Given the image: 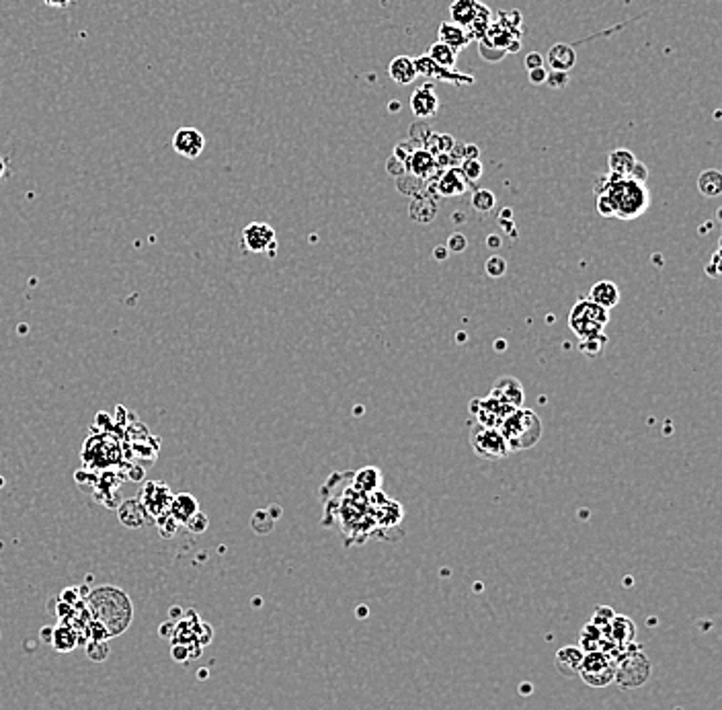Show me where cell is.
I'll use <instances>...</instances> for the list:
<instances>
[{"mask_svg":"<svg viewBox=\"0 0 722 710\" xmlns=\"http://www.w3.org/2000/svg\"><path fill=\"white\" fill-rule=\"evenodd\" d=\"M88 612L95 620H99L105 629L109 630V636H120L132 622V602L122 589L113 585L93 589L88 593Z\"/></svg>","mask_w":722,"mask_h":710,"instance_id":"obj_2","label":"cell"},{"mask_svg":"<svg viewBox=\"0 0 722 710\" xmlns=\"http://www.w3.org/2000/svg\"><path fill=\"white\" fill-rule=\"evenodd\" d=\"M698 189H700L701 195H706V197H718L722 193L721 171H716V168L701 171L700 177H698Z\"/></svg>","mask_w":722,"mask_h":710,"instance_id":"obj_25","label":"cell"},{"mask_svg":"<svg viewBox=\"0 0 722 710\" xmlns=\"http://www.w3.org/2000/svg\"><path fill=\"white\" fill-rule=\"evenodd\" d=\"M598 212L603 218L636 220L646 214L651 205V191L644 183H636L628 177H618L607 173L595 187Z\"/></svg>","mask_w":722,"mask_h":710,"instance_id":"obj_1","label":"cell"},{"mask_svg":"<svg viewBox=\"0 0 722 710\" xmlns=\"http://www.w3.org/2000/svg\"><path fill=\"white\" fill-rule=\"evenodd\" d=\"M470 446L478 458L489 460V462L503 460L511 454L499 429L480 425L476 421H472V427H470Z\"/></svg>","mask_w":722,"mask_h":710,"instance_id":"obj_7","label":"cell"},{"mask_svg":"<svg viewBox=\"0 0 722 710\" xmlns=\"http://www.w3.org/2000/svg\"><path fill=\"white\" fill-rule=\"evenodd\" d=\"M569 81H571L569 72H557V70H552V72H548L546 84H548L552 91H562V88H566Z\"/></svg>","mask_w":722,"mask_h":710,"instance_id":"obj_36","label":"cell"},{"mask_svg":"<svg viewBox=\"0 0 722 710\" xmlns=\"http://www.w3.org/2000/svg\"><path fill=\"white\" fill-rule=\"evenodd\" d=\"M489 394L499 399V401H503L505 405H511L513 408L523 406V401H525L523 386H521V382H519L517 378H513V376H503V378H499L495 384H493Z\"/></svg>","mask_w":722,"mask_h":710,"instance_id":"obj_11","label":"cell"},{"mask_svg":"<svg viewBox=\"0 0 722 710\" xmlns=\"http://www.w3.org/2000/svg\"><path fill=\"white\" fill-rule=\"evenodd\" d=\"M429 60L433 62L435 66H439L441 70H446V68H454L455 66V54L454 50L450 47V45H446V43H441V41H435L433 45L429 47Z\"/></svg>","mask_w":722,"mask_h":710,"instance_id":"obj_27","label":"cell"},{"mask_svg":"<svg viewBox=\"0 0 722 710\" xmlns=\"http://www.w3.org/2000/svg\"><path fill=\"white\" fill-rule=\"evenodd\" d=\"M168 511H170L173 520H177V522H181V524H187V522L199 511V505H197V499H195L193 495L181 493V495L173 497Z\"/></svg>","mask_w":722,"mask_h":710,"instance_id":"obj_18","label":"cell"},{"mask_svg":"<svg viewBox=\"0 0 722 710\" xmlns=\"http://www.w3.org/2000/svg\"><path fill=\"white\" fill-rule=\"evenodd\" d=\"M43 2L52 8H66L72 0H43Z\"/></svg>","mask_w":722,"mask_h":710,"instance_id":"obj_48","label":"cell"},{"mask_svg":"<svg viewBox=\"0 0 722 710\" xmlns=\"http://www.w3.org/2000/svg\"><path fill=\"white\" fill-rule=\"evenodd\" d=\"M544 62H548V66L557 72H569L577 64V52L571 43L558 41V43H552V47L548 50Z\"/></svg>","mask_w":722,"mask_h":710,"instance_id":"obj_13","label":"cell"},{"mask_svg":"<svg viewBox=\"0 0 722 710\" xmlns=\"http://www.w3.org/2000/svg\"><path fill=\"white\" fill-rule=\"evenodd\" d=\"M523 64H525V68H528V72L530 70H536V68H542L546 62H544V56L542 54H537V52H530L528 56H525V60H523Z\"/></svg>","mask_w":722,"mask_h":710,"instance_id":"obj_41","label":"cell"},{"mask_svg":"<svg viewBox=\"0 0 722 710\" xmlns=\"http://www.w3.org/2000/svg\"><path fill=\"white\" fill-rule=\"evenodd\" d=\"M470 183L466 181V177L462 175V171L458 166H450L446 173L439 175V179L435 183V191L443 197H458L466 191Z\"/></svg>","mask_w":722,"mask_h":710,"instance_id":"obj_14","label":"cell"},{"mask_svg":"<svg viewBox=\"0 0 722 710\" xmlns=\"http://www.w3.org/2000/svg\"><path fill=\"white\" fill-rule=\"evenodd\" d=\"M168 614H170V618L175 620V616H181V608H173Z\"/></svg>","mask_w":722,"mask_h":710,"instance_id":"obj_53","label":"cell"},{"mask_svg":"<svg viewBox=\"0 0 722 710\" xmlns=\"http://www.w3.org/2000/svg\"><path fill=\"white\" fill-rule=\"evenodd\" d=\"M718 263H721V251H716L714 255H712V259H710V263L706 265V273L710 275V277H721V269H718Z\"/></svg>","mask_w":722,"mask_h":710,"instance_id":"obj_42","label":"cell"},{"mask_svg":"<svg viewBox=\"0 0 722 710\" xmlns=\"http://www.w3.org/2000/svg\"><path fill=\"white\" fill-rule=\"evenodd\" d=\"M189 657H191V651H189V647H185V645H173V659H177V661H183V663H185Z\"/></svg>","mask_w":722,"mask_h":710,"instance_id":"obj_46","label":"cell"},{"mask_svg":"<svg viewBox=\"0 0 722 710\" xmlns=\"http://www.w3.org/2000/svg\"><path fill=\"white\" fill-rule=\"evenodd\" d=\"M411 109H413L414 115L421 118V120H429V118L437 115L439 99L435 95L433 84H423V86H419L414 91L413 95H411Z\"/></svg>","mask_w":722,"mask_h":710,"instance_id":"obj_12","label":"cell"},{"mask_svg":"<svg viewBox=\"0 0 722 710\" xmlns=\"http://www.w3.org/2000/svg\"><path fill=\"white\" fill-rule=\"evenodd\" d=\"M411 218L414 222L419 224H429L437 216V205H435L433 197H427V195H417L411 203V210H409Z\"/></svg>","mask_w":722,"mask_h":710,"instance_id":"obj_22","label":"cell"},{"mask_svg":"<svg viewBox=\"0 0 722 710\" xmlns=\"http://www.w3.org/2000/svg\"><path fill=\"white\" fill-rule=\"evenodd\" d=\"M435 255H437V257H435L437 261H443V259L448 257V248H443V246H437V248H435Z\"/></svg>","mask_w":722,"mask_h":710,"instance_id":"obj_50","label":"cell"},{"mask_svg":"<svg viewBox=\"0 0 722 710\" xmlns=\"http://www.w3.org/2000/svg\"><path fill=\"white\" fill-rule=\"evenodd\" d=\"M619 298H622L619 296V287L614 282H607V280L605 282H598L589 290V296H587V300L601 306L607 312L619 304Z\"/></svg>","mask_w":722,"mask_h":710,"instance_id":"obj_16","label":"cell"},{"mask_svg":"<svg viewBox=\"0 0 722 710\" xmlns=\"http://www.w3.org/2000/svg\"><path fill=\"white\" fill-rule=\"evenodd\" d=\"M516 408L511 405H505L503 401H499L495 396H484V399H474L470 401V415L474 417L476 423L487 427L499 429L501 423L513 413Z\"/></svg>","mask_w":722,"mask_h":710,"instance_id":"obj_8","label":"cell"},{"mask_svg":"<svg viewBox=\"0 0 722 710\" xmlns=\"http://www.w3.org/2000/svg\"><path fill=\"white\" fill-rule=\"evenodd\" d=\"M187 526H189V529L191 532H195V534H202L204 529L207 528V520H206V515L202 513V511H197L189 522H187Z\"/></svg>","mask_w":722,"mask_h":710,"instance_id":"obj_40","label":"cell"},{"mask_svg":"<svg viewBox=\"0 0 722 710\" xmlns=\"http://www.w3.org/2000/svg\"><path fill=\"white\" fill-rule=\"evenodd\" d=\"M437 41L450 45L455 54H458L460 50H464L472 40H470L466 27H460V25H455L452 21H446V23L439 25V40Z\"/></svg>","mask_w":722,"mask_h":710,"instance_id":"obj_17","label":"cell"},{"mask_svg":"<svg viewBox=\"0 0 722 710\" xmlns=\"http://www.w3.org/2000/svg\"><path fill=\"white\" fill-rule=\"evenodd\" d=\"M546 79H548L546 66L536 68V70H530V82H532V84H542V82H546Z\"/></svg>","mask_w":722,"mask_h":710,"instance_id":"obj_45","label":"cell"},{"mask_svg":"<svg viewBox=\"0 0 722 710\" xmlns=\"http://www.w3.org/2000/svg\"><path fill=\"white\" fill-rule=\"evenodd\" d=\"M634 164H636V156L626 148H618V150L610 152V156H607L610 173H614L618 177H628Z\"/></svg>","mask_w":722,"mask_h":710,"instance_id":"obj_20","label":"cell"},{"mask_svg":"<svg viewBox=\"0 0 722 710\" xmlns=\"http://www.w3.org/2000/svg\"><path fill=\"white\" fill-rule=\"evenodd\" d=\"M388 173H390V175H396V177H400V175L407 173V166H404L402 161H398L396 156H390V161H388Z\"/></svg>","mask_w":722,"mask_h":710,"instance_id":"obj_44","label":"cell"},{"mask_svg":"<svg viewBox=\"0 0 722 710\" xmlns=\"http://www.w3.org/2000/svg\"><path fill=\"white\" fill-rule=\"evenodd\" d=\"M173 150L177 154H181L183 159H197L204 150H206V138L199 130L195 127H179L173 136Z\"/></svg>","mask_w":722,"mask_h":710,"instance_id":"obj_10","label":"cell"},{"mask_svg":"<svg viewBox=\"0 0 722 710\" xmlns=\"http://www.w3.org/2000/svg\"><path fill=\"white\" fill-rule=\"evenodd\" d=\"M466 246H468V241H466V236L464 234H452L450 236V241H448V251H452V253H462V251H466Z\"/></svg>","mask_w":722,"mask_h":710,"instance_id":"obj_39","label":"cell"},{"mask_svg":"<svg viewBox=\"0 0 722 710\" xmlns=\"http://www.w3.org/2000/svg\"><path fill=\"white\" fill-rule=\"evenodd\" d=\"M120 517H122V522H124L125 526L138 528V526L144 524V509H142V505L138 501H127L120 509Z\"/></svg>","mask_w":722,"mask_h":710,"instance_id":"obj_30","label":"cell"},{"mask_svg":"<svg viewBox=\"0 0 722 710\" xmlns=\"http://www.w3.org/2000/svg\"><path fill=\"white\" fill-rule=\"evenodd\" d=\"M404 166H407V173L411 177H417V179H427V177H431V173L437 171L435 156L429 154L425 148H414L411 156L404 161Z\"/></svg>","mask_w":722,"mask_h":710,"instance_id":"obj_15","label":"cell"},{"mask_svg":"<svg viewBox=\"0 0 722 710\" xmlns=\"http://www.w3.org/2000/svg\"><path fill=\"white\" fill-rule=\"evenodd\" d=\"M86 657L93 661H105L109 657V645L107 641H91L86 645Z\"/></svg>","mask_w":722,"mask_h":710,"instance_id":"obj_33","label":"cell"},{"mask_svg":"<svg viewBox=\"0 0 722 710\" xmlns=\"http://www.w3.org/2000/svg\"><path fill=\"white\" fill-rule=\"evenodd\" d=\"M454 138L452 136H441V134H429V138L425 140V150L433 156H443L450 154L454 150Z\"/></svg>","mask_w":722,"mask_h":710,"instance_id":"obj_28","label":"cell"},{"mask_svg":"<svg viewBox=\"0 0 722 710\" xmlns=\"http://www.w3.org/2000/svg\"><path fill=\"white\" fill-rule=\"evenodd\" d=\"M628 179L646 185V179H648V168H646V164L636 161V164L632 166V171H630V175H628Z\"/></svg>","mask_w":722,"mask_h":710,"instance_id":"obj_38","label":"cell"},{"mask_svg":"<svg viewBox=\"0 0 722 710\" xmlns=\"http://www.w3.org/2000/svg\"><path fill=\"white\" fill-rule=\"evenodd\" d=\"M458 168L462 171V175L466 177V181L470 183V185L482 177V163H480V159H464Z\"/></svg>","mask_w":722,"mask_h":710,"instance_id":"obj_32","label":"cell"},{"mask_svg":"<svg viewBox=\"0 0 722 710\" xmlns=\"http://www.w3.org/2000/svg\"><path fill=\"white\" fill-rule=\"evenodd\" d=\"M503 440L507 442L509 452L532 450L542 440V421L532 408L519 406L499 427Z\"/></svg>","mask_w":722,"mask_h":710,"instance_id":"obj_3","label":"cell"},{"mask_svg":"<svg viewBox=\"0 0 722 710\" xmlns=\"http://www.w3.org/2000/svg\"><path fill=\"white\" fill-rule=\"evenodd\" d=\"M400 109V103H390V111H398Z\"/></svg>","mask_w":722,"mask_h":710,"instance_id":"obj_54","label":"cell"},{"mask_svg":"<svg viewBox=\"0 0 722 710\" xmlns=\"http://www.w3.org/2000/svg\"><path fill=\"white\" fill-rule=\"evenodd\" d=\"M651 675V663L644 653L632 647L619 651L616 657V682L622 688H639Z\"/></svg>","mask_w":722,"mask_h":710,"instance_id":"obj_5","label":"cell"},{"mask_svg":"<svg viewBox=\"0 0 722 710\" xmlns=\"http://www.w3.org/2000/svg\"><path fill=\"white\" fill-rule=\"evenodd\" d=\"M175 622H165L163 626H161V636H165V639H168L173 632H175Z\"/></svg>","mask_w":722,"mask_h":710,"instance_id":"obj_49","label":"cell"},{"mask_svg":"<svg viewBox=\"0 0 722 710\" xmlns=\"http://www.w3.org/2000/svg\"><path fill=\"white\" fill-rule=\"evenodd\" d=\"M78 639L74 634V630L70 626H58L54 629V636H52V645L56 647V651L60 653H70V651L76 647Z\"/></svg>","mask_w":722,"mask_h":710,"instance_id":"obj_29","label":"cell"},{"mask_svg":"<svg viewBox=\"0 0 722 710\" xmlns=\"http://www.w3.org/2000/svg\"><path fill=\"white\" fill-rule=\"evenodd\" d=\"M495 195L489 189H476L472 193V207L476 212H491L495 207Z\"/></svg>","mask_w":722,"mask_h":710,"instance_id":"obj_31","label":"cell"},{"mask_svg":"<svg viewBox=\"0 0 722 710\" xmlns=\"http://www.w3.org/2000/svg\"><path fill=\"white\" fill-rule=\"evenodd\" d=\"M380 485H382V472L373 466L361 468V470L355 474V481H353V487L357 488L359 493H363V495L375 493V491L380 488Z\"/></svg>","mask_w":722,"mask_h":710,"instance_id":"obj_23","label":"cell"},{"mask_svg":"<svg viewBox=\"0 0 722 710\" xmlns=\"http://www.w3.org/2000/svg\"><path fill=\"white\" fill-rule=\"evenodd\" d=\"M607 323H610V312L603 310L601 306L593 304L587 298L578 300L569 314V326L577 335L578 341L601 337Z\"/></svg>","mask_w":722,"mask_h":710,"instance_id":"obj_4","label":"cell"},{"mask_svg":"<svg viewBox=\"0 0 722 710\" xmlns=\"http://www.w3.org/2000/svg\"><path fill=\"white\" fill-rule=\"evenodd\" d=\"M578 675L587 686L603 688L614 682L616 677V655L605 651H591L583 655L578 665Z\"/></svg>","mask_w":722,"mask_h":710,"instance_id":"obj_6","label":"cell"},{"mask_svg":"<svg viewBox=\"0 0 722 710\" xmlns=\"http://www.w3.org/2000/svg\"><path fill=\"white\" fill-rule=\"evenodd\" d=\"M40 636H42L43 643L52 645V636H54V626H45V629L40 630Z\"/></svg>","mask_w":722,"mask_h":710,"instance_id":"obj_47","label":"cell"},{"mask_svg":"<svg viewBox=\"0 0 722 710\" xmlns=\"http://www.w3.org/2000/svg\"><path fill=\"white\" fill-rule=\"evenodd\" d=\"M478 4H480L478 0H454V4L450 6L452 23L460 25V27H468L472 17L476 15Z\"/></svg>","mask_w":722,"mask_h":710,"instance_id":"obj_24","label":"cell"},{"mask_svg":"<svg viewBox=\"0 0 722 710\" xmlns=\"http://www.w3.org/2000/svg\"><path fill=\"white\" fill-rule=\"evenodd\" d=\"M88 632H91V639L93 641H107L109 639V630L105 629L103 624L95 618H91V624H88Z\"/></svg>","mask_w":722,"mask_h":710,"instance_id":"obj_37","label":"cell"},{"mask_svg":"<svg viewBox=\"0 0 722 710\" xmlns=\"http://www.w3.org/2000/svg\"><path fill=\"white\" fill-rule=\"evenodd\" d=\"M243 244L248 253H267L275 255L277 241H275V230L265 222H250L243 230Z\"/></svg>","mask_w":722,"mask_h":710,"instance_id":"obj_9","label":"cell"},{"mask_svg":"<svg viewBox=\"0 0 722 710\" xmlns=\"http://www.w3.org/2000/svg\"><path fill=\"white\" fill-rule=\"evenodd\" d=\"M388 74L398 84H411L419 76L414 68V60L409 56H396L388 66Z\"/></svg>","mask_w":722,"mask_h":710,"instance_id":"obj_19","label":"cell"},{"mask_svg":"<svg viewBox=\"0 0 722 710\" xmlns=\"http://www.w3.org/2000/svg\"><path fill=\"white\" fill-rule=\"evenodd\" d=\"M493 25V15H491V8L487 6V4H478V8H476V15L472 17V21H470V25L466 27V31H468V35H470V40H476V41H480L482 38H484V33L489 31V27Z\"/></svg>","mask_w":722,"mask_h":710,"instance_id":"obj_21","label":"cell"},{"mask_svg":"<svg viewBox=\"0 0 722 710\" xmlns=\"http://www.w3.org/2000/svg\"><path fill=\"white\" fill-rule=\"evenodd\" d=\"M487 243H489V246H499V244H501L496 236H489V241H487Z\"/></svg>","mask_w":722,"mask_h":710,"instance_id":"obj_52","label":"cell"},{"mask_svg":"<svg viewBox=\"0 0 722 710\" xmlns=\"http://www.w3.org/2000/svg\"><path fill=\"white\" fill-rule=\"evenodd\" d=\"M603 345H605V335H601V337H598V339H583V341L578 343V349H581L585 355H591V357H595L598 353H601Z\"/></svg>","mask_w":722,"mask_h":710,"instance_id":"obj_35","label":"cell"},{"mask_svg":"<svg viewBox=\"0 0 722 710\" xmlns=\"http://www.w3.org/2000/svg\"><path fill=\"white\" fill-rule=\"evenodd\" d=\"M6 171H8V164H6V159L4 156H0V179L6 175Z\"/></svg>","mask_w":722,"mask_h":710,"instance_id":"obj_51","label":"cell"},{"mask_svg":"<svg viewBox=\"0 0 722 710\" xmlns=\"http://www.w3.org/2000/svg\"><path fill=\"white\" fill-rule=\"evenodd\" d=\"M583 651L578 649V647H564L562 651H558V655H557V665H558V670L562 671L564 675H569V668H573V675L577 673L578 675V665H581V661H583Z\"/></svg>","mask_w":722,"mask_h":710,"instance_id":"obj_26","label":"cell"},{"mask_svg":"<svg viewBox=\"0 0 722 710\" xmlns=\"http://www.w3.org/2000/svg\"><path fill=\"white\" fill-rule=\"evenodd\" d=\"M414 148L411 146V142H400L396 148H394V152H392V156H396L398 161H407L409 156H411V152H413Z\"/></svg>","mask_w":722,"mask_h":710,"instance_id":"obj_43","label":"cell"},{"mask_svg":"<svg viewBox=\"0 0 722 710\" xmlns=\"http://www.w3.org/2000/svg\"><path fill=\"white\" fill-rule=\"evenodd\" d=\"M484 269H487V273H489L491 277H501V275H505V271H507V261H505L501 255H493V257L487 259Z\"/></svg>","mask_w":722,"mask_h":710,"instance_id":"obj_34","label":"cell"}]
</instances>
